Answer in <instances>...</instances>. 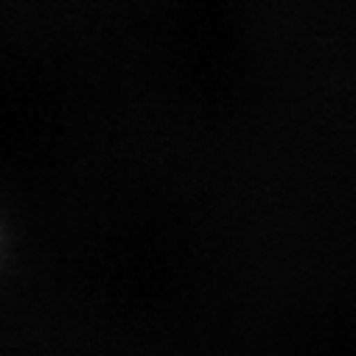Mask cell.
I'll return each instance as SVG.
<instances>
[]
</instances>
